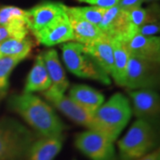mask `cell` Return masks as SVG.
<instances>
[{
    "label": "cell",
    "instance_id": "31",
    "mask_svg": "<svg viewBox=\"0 0 160 160\" xmlns=\"http://www.w3.org/2000/svg\"><path fill=\"white\" fill-rule=\"evenodd\" d=\"M152 1H155V0H143V2H152Z\"/></svg>",
    "mask_w": 160,
    "mask_h": 160
},
{
    "label": "cell",
    "instance_id": "23",
    "mask_svg": "<svg viewBox=\"0 0 160 160\" xmlns=\"http://www.w3.org/2000/svg\"><path fill=\"white\" fill-rule=\"evenodd\" d=\"M65 12L74 16L81 18L85 21L99 26L102 20L103 15L107 9L98 6H85V7H68L65 6Z\"/></svg>",
    "mask_w": 160,
    "mask_h": 160
},
{
    "label": "cell",
    "instance_id": "6",
    "mask_svg": "<svg viewBox=\"0 0 160 160\" xmlns=\"http://www.w3.org/2000/svg\"><path fill=\"white\" fill-rule=\"evenodd\" d=\"M75 145L91 160H117L114 142L96 131L89 129L78 133Z\"/></svg>",
    "mask_w": 160,
    "mask_h": 160
},
{
    "label": "cell",
    "instance_id": "19",
    "mask_svg": "<svg viewBox=\"0 0 160 160\" xmlns=\"http://www.w3.org/2000/svg\"><path fill=\"white\" fill-rule=\"evenodd\" d=\"M50 86L51 81L47 74L42 54H39L28 75L23 92L32 93L34 92H44L50 88Z\"/></svg>",
    "mask_w": 160,
    "mask_h": 160
},
{
    "label": "cell",
    "instance_id": "12",
    "mask_svg": "<svg viewBox=\"0 0 160 160\" xmlns=\"http://www.w3.org/2000/svg\"><path fill=\"white\" fill-rule=\"evenodd\" d=\"M84 50L106 74H112L114 52L112 38L110 37L102 34L97 39L84 45Z\"/></svg>",
    "mask_w": 160,
    "mask_h": 160
},
{
    "label": "cell",
    "instance_id": "5",
    "mask_svg": "<svg viewBox=\"0 0 160 160\" xmlns=\"http://www.w3.org/2000/svg\"><path fill=\"white\" fill-rule=\"evenodd\" d=\"M62 59L70 72L83 78L99 81L104 85H109V75L93 61V59L84 50V45L78 42L64 43L62 46Z\"/></svg>",
    "mask_w": 160,
    "mask_h": 160
},
{
    "label": "cell",
    "instance_id": "21",
    "mask_svg": "<svg viewBox=\"0 0 160 160\" xmlns=\"http://www.w3.org/2000/svg\"><path fill=\"white\" fill-rule=\"evenodd\" d=\"M112 43L114 52V64L111 76L118 86H124L130 52L126 46V42L125 41L112 38Z\"/></svg>",
    "mask_w": 160,
    "mask_h": 160
},
{
    "label": "cell",
    "instance_id": "9",
    "mask_svg": "<svg viewBox=\"0 0 160 160\" xmlns=\"http://www.w3.org/2000/svg\"><path fill=\"white\" fill-rule=\"evenodd\" d=\"M43 95L48 102L55 106V108L67 116L69 119L78 125L86 126L87 128L91 129L92 114L80 107L73 100L51 87L43 92Z\"/></svg>",
    "mask_w": 160,
    "mask_h": 160
},
{
    "label": "cell",
    "instance_id": "20",
    "mask_svg": "<svg viewBox=\"0 0 160 160\" xmlns=\"http://www.w3.org/2000/svg\"><path fill=\"white\" fill-rule=\"evenodd\" d=\"M67 15L69 17L74 41L76 42L86 45L99 38L103 34L102 31L96 25L69 13H67Z\"/></svg>",
    "mask_w": 160,
    "mask_h": 160
},
{
    "label": "cell",
    "instance_id": "10",
    "mask_svg": "<svg viewBox=\"0 0 160 160\" xmlns=\"http://www.w3.org/2000/svg\"><path fill=\"white\" fill-rule=\"evenodd\" d=\"M33 34L39 43L46 46L74 41L72 29L66 12L49 25Z\"/></svg>",
    "mask_w": 160,
    "mask_h": 160
},
{
    "label": "cell",
    "instance_id": "32",
    "mask_svg": "<svg viewBox=\"0 0 160 160\" xmlns=\"http://www.w3.org/2000/svg\"><path fill=\"white\" fill-rule=\"evenodd\" d=\"M73 160H76V159H73Z\"/></svg>",
    "mask_w": 160,
    "mask_h": 160
},
{
    "label": "cell",
    "instance_id": "11",
    "mask_svg": "<svg viewBox=\"0 0 160 160\" xmlns=\"http://www.w3.org/2000/svg\"><path fill=\"white\" fill-rule=\"evenodd\" d=\"M65 6L61 3L45 2L26 11L27 26L33 33L46 27L63 12Z\"/></svg>",
    "mask_w": 160,
    "mask_h": 160
},
{
    "label": "cell",
    "instance_id": "22",
    "mask_svg": "<svg viewBox=\"0 0 160 160\" xmlns=\"http://www.w3.org/2000/svg\"><path fill=\"white\" fill-rule=\"evenodd\" d=\"M33 41L28 37L23 39L8 38L0 42V57H17L24 59L32 50Z\"/></svg>",
    "mask_w": 160,
    "mask_h": 160
},
{
    "label": "cell",
    "instance_id": "14",
    "mask_svg": "<svg viewBox=\"0 0 160 160\" xmlns=\"http://www.w3.org/2000/svg\"><path fill=\"white\" fill-rule=\"evenodd\" d=\"M129 95L133 104L134 115L139 119L146 120L159 113V96L149 89L130 91Z\"/></svg>",
    "mask_w": 160,
    "mask_h": 160
},
{
    "label": "cell",
    "instance_id": "7",
    "mask_svg": "<svg viewBox=\"0 0 160 160\" xmlns=\"http://www.w3.org/2000/svg\"><path fill=\"white\" fill-rule=\"evenodd\" d=\"M158 63H154L130 54L124 86L130 89H149L158 84Z\"/></svg>",
    "mask_w": 160,
    "mask_h": 160
},
{
    "label": "cell",
    "instance_id": "13",
    "mask_svg": "<svg viewBox=\"0 0 160 160\" xmlns=\"http://www.w3.org/2000/svg\"><path fill=\"white\" fill-rule=\"evenodd\" d=\"M130 54L150 62L159 63L160 38L137 33L126 42Z\"/></svg>",
    "mask_w": 160,
    "mask_h": 160
},
{
    "label": "cell",
    "instance_id": "27",
    "mask_svg": "<svg viewBox=\"0 0 160 160\" xmlns=\"http://www.w3.org/2000/svg\"><path fill=\"white\" fill-rule=\"evenodd\" d=\"M78 2L87 3L92 5L93 6H98L105 9H109L110 7L117 6L118 3V0H78Z\"/></svg>",
    "mask_w": 160,
    "mask_h": 160
},
{
    "label": "cell",
    "instance_id": "18",
    "mask_svg": "<svg viewBox=\"0 0 160 160\" xmlns=\"http://www.w3.org/2000/svg\"><path fill=\"white\" fill-rule=\"evenodd\" d=\"M69 97L92 115L104 102L103 94L85 85L72 86L69 92Z\"/></svg>",
    "mask_w": 160,
    "mask_h": 160
},
{
    "label": "cell",
    "instance_id": "30",
    "mask_svg": "<svg viewBox=\"0 0 160 160\" xmlns=\"http://www.w3.org/2000/svg\"><path fill=\"white\" fill-rule=\"evenodd\" d=\"M8 38H13L12 34L11 31L7 29L5 26H1L0 25V42L4 41V40L8 39Z\"/></svg>",
    "mask_w": 160,
    "mask_h": 160
},
{
    "label": "cell",
    "instance_id": "16",
    "mask_svg": "<svg viewBox=\"0 0 160 160\" xmlns=\"http://www.w3.org/2000/svg\"><path fill=\"white\" fill-rule=\"evenodd\" d=\"M0 25L6 27L13 38L17 39L27 38L29 33L26 11L16 6H3L0 8Z\"/></svg>",
    "mask_w": 160,
    "mask_h": 160
},
{
    "label": "cell",
    "instance_id": "8",
    "mask_svg": "<svg viewBox=\"0 0 160 160\" xmlns=\"http://www.w3.org/2000/svg\"><path fill=\"white\" fill-rule=\"evenodd\" d=\"M103 34L113 39L127 42L138 33V29L131 22L127 12L118 6L107 9L102 20L98 26Z\"/></svg>",
    "mask_w": 160,
    "mask_h": 160
},
{
    "label": "cell",
    "instance_id": "2",
    "mask_svg": "<svg viewBox=\"0 0 160 160\" xmlns=\"http://www.w3.org/2000/svg\"><path fill=\"white\" fill-rule=\"evenodd\" d=\"M129 101L121 93H116L102 104L92 115L90 130L96 131L114 142L131 118Z\"/></svg>",
    "mask_w": 160,
    "mask_h": 160
},
{
    "label": "cell",
    "instance_id": "29",
    "mask_svg": "<svg viewBox=\"0 0 160 160\" xmlns=\"http://www.w3.org/2000/svg\"><path fill=\"white\" fill-rule=\"evenodd\" d=\"M135 160H160V151L159 149H156L151 151L149 154L145 155L140 158Z\"/></svg>",
    "mask_w": 160,
    "mask_h": 160
},
{
    "label": "cell",
    "instance_id": "17",
    "mask_svg": "<svg viewBox=\"0 0 160 160\" xmlns=\"http://www.w3.org/2000/svg\"><path fill=\"white\" fill-rule=\"evenodd\" d=\"M42 57L46 66L47 74L51 81V88L64 93L69 87V80L66 78L62 66L60 62L57 52L54 49H50L42 53Z\"/></svg>",
    "mask_w": 160,
    "mask_h": 160
},
{
    "label": "cell",
    "instance_id": "3",
    "mask_svg": "<svg viewBox=\"0 0 160 160\" xmlns=\"http://www.w3.org/2000/svg\"><path fill=\"white\" fill-rule=\"evenodd\" d=\"M40 136L17 120H0V160H26L29 150Z\"/></svg>",
    "mask_w": 160,
    "mask_h": 160
},
{
    "label": "cell",
    "instance_id": "1",
    "mask_svg": "<svg viewBox=\"0 0 160 160\" xmlns=\"http://www.w3.org/2000/svg\"><path fill=\"white\" fill-rule=\"evenodd\" d=\"M9 106L22 116L39 136L58 135L66 128L52 108L32 93L23 92L12 96Z\"/></svg>",
    "mask_w": 160,
    "mask_h": 160
},
{
    "label": "cell",
    "instance_id": "25",
    "mask_svg": "<svg viewBox=\"0 0 160 160\" xmlns=\"http://www.w3.org/2000/svg\"><path fill=\"white\" fill-rule=\"evenodd\" d=\"M126 12L128 13V16H129L131 22L132 23V25L134 27L137 28L138 31L143 24H145L146 22L148 21V18H149L148 9H144V8H142L141 6H139V7H135V8H132Z\"/></svg>",
    "mask_w": 160,
    "mask_h": 160
},
{
    "label": "cell",
    "instance_id": "28",
    "mask_svg": "<svg viewBox=\"0 0 160 160\" xmlns=\"http://www.w3.org/2000/svg\"><path fill=\"white\" fill-rule=\"evenodd\" d=\"M142 2L143 0H118L117 6L124 11H128L132 8L141 6Z\"/></svg>",
    "mask_w": 160,
    "mask_h": 160
},
{
    "label": "cell",
    "instance_id": "15",
    "mask_svg": "<svg viewBox=\"0 0 160 160\" xmlns=\"http://www.w3.org/2000/svg\"><path fill=\"white\" fill-rule=\"evenodd\" d=\"M65 140L62 133L53 136H40L29 150L26 160H53L62 150Z\"/></svg>",
    "mask_w": 160,
    "mask_h": 160
},
{
    "label": "cell",
    "instance_id": "24",
    "mask_svg": "<svg viewBox=\"0 0 160 160\" xmlns=\"http://www.w3.org/2000/svg\"><path fill=\"white\" fill-rule=\"evenodd\" d=\"M21 61L22 58L0 57V98L6 94L10 74Z\"/></svg>",
    "mask_w": 160,
    "mask_h": 160
},
{
    "label": "cell",
    "instance_id": "26",
    "mask_svg": "<svg viewBox=\"0 0 160 160\" xmlns=\"http://www.w3.org/2000/svg\"><path fill=\"white\" fill-rule=\"evenodd\" d=\"M159 32V24L158 22H147L142 25L138 33L146 37H153L154 35Z\"/></svg>",
    "mask_w": 160,
    "mask_h": 160
},
{
    "label": "cell",
    "instance_id": "4",
    "mask_svg": "<svg viewBox=\"0 0 160 160\" xmlns=\"http://www.w3.org/2000/svg\"><path fill=\"white\" fill-rule=\"evenodd\" d=\"M157 146L154 129L149 121L136 120L118 142L120 160H135L150 153Z\"/></svg>",
    "mask_w": 160,
    "mask_h": 160
}]
</instances>
